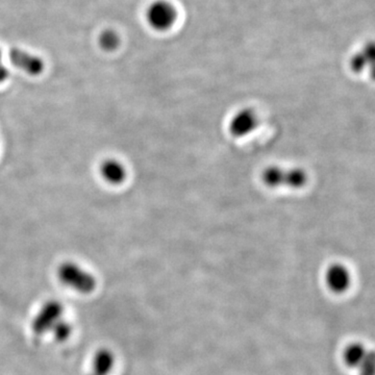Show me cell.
I'll use <instances>...</instances> for the list:
<instances>
[{
  "label": "cell",
  "mask_w": 375,
  "mask_h": 375,
  "mask_svg": "<svg viewBox=\"0 0 375 375\" xmlns=\"http://www.w3.org/2000/svg\"><path fill=\"white\" fill-rule=\"evenodd\" d=\"M58 277L64 285L81 292L92 293L96 288V279L74 263L67 261L58 267Z\"/></svg>",
  "instance_id": "3957f363"
},
{
  "label": "cell",
  "mask_w": 375,
  "mask_h": 375,
  "mask_svg": "<svg viewBox=\"0 0 375 375\" xmlns=\"http://www.w3.org/2000/svg\"><path fill=\"white\" fill-rule=\"evenodd\" d=\"M178 17V10L168 0H156L149 5L145 13L148 25L160 32H167L173 28Z\"/></svg>",
  "instance_id": "7a4b0ae2"
},
{
  "label": "cell",
  "mask_w": 375,
  "mask_h": 375,
  "mask_svg": "<svg viewBox=\"0 0 375 375\" xmlns=\"http://www.w3.org/2000/svg\"><path fill=\"white\" fill-rule=\"evenodd\" d=\"M370 350L371 348L362 342H352L344 348L342 354L344 364L352 370L358 371L366 360Z\"/></svg>",
  "instance_id": "9c48e42d"
},
{
  "label": "cell",
  "mask_w": 375,
  "mask_h": 375,
  "mask_svg": "<svg viewBox=\"0 0 375 375\" xmlns=\"http://www.w3.org/2000/svg\"><path fill=\"white\" fill-rule=\"evenodd\" d=\"M88 375H95V374H88Z\"/></svg>",
  "instance_id": "9a60e30c"
},
{
  "label": "cell",
  "mask_w": 375,
  "mask_h": 375,
  "mask_svg": "<svg viewBox=\"0 0 375 375\" xmlns=\"http://www.w3.org/2000/svg\"><path fill=\"white\" fill-rule=\"evenodd\" d=\"M259 116L253 109L246 107L240 109L228 123V131L235 138H244L253 133L259 127Z\"/></svg>",
  "instance_id": "277c9868"
},
{
  "label": "cell",
  "mask_w": 375,
  "mask_h": 375,
  "mask_svg": "<svg viewBox=\"0 0 375 375\" xmlns=\"http://www.w3.org/2000/svg\"><path fill=\"white\" fill-rule=\"evenodd\" d=\"M1 50H0V83H3L9 78L10 72L9 69L3 64L1 62Z\"/></svg>",
  "instance_id": "5bb4252c"
},
{
  "label": "cell",
  "mask_w": 375,
  "mask_h": 375,
  "mask_svg": "<svg viewBox=\"0 0 375 375\" xmlns=\"http://www.w3.org/2000/svg\"><path fill=\"white\" fill-rule=\"evenodd\" d=\"M52 330L54 332V338L58 341L63 342L66 341L69 336H70L72 328H71L68 322L63 321V320L60 319L52 326Z\"/></svg>",
  "instance_id": "4fadbf2b"
},
{
  "label": "cell",
  "mask_w": 375,
  "mask_h": 375,
  "mask_svg": "<svg viewBox=\"0 0 375 375\" xmlns=\"http://www.w3.org/2000/svg\"><path fill=\"white\" fill-rule=\"evenodd\" d=\"M101 175L109 184H121L127 180V169L117 160H107L100 167Z\"/></svg>",
  "instance_id": "30bf717a"
},
{
  "label": "cell",
  "mask_w": 375,
  "mask_h": 375,
  "mask_svg": "<svg viewBox=\"0 0 375 375\" xmlns=\"http://www.w3.org/2000/svg\"><path fill=\"white\" fill-rule=\"evenodd\" d=\"M325 283L332 293H345L352 287V273L345 265L334 263L326 270Z\"/></svg>",
  "instance_id": "8992f818"
},
{
  "label": "cell",
  "mask_w": 375,
  "mask_h": 375,
  "mask_svg": "<svg viewBox=\"0 0 375 375\" xmlns=\"http://www.w3.org/2000/svg\"><path fill=\"white\" fill-rule=\"evenodd\" d=\"M62 314L63 306L58 301H48L34 317L32 324V330L36 334H43L47 330H52V326L61 319Z\"/></svg>",
  "instance_id": "5b68a950"
},
{
  "label": "cell",
  "mask_w": 375,
  "mask_h": 375,
  "mask_svg": "<svg viewBox=\"0 0 375 375\" xmlns=\"http://www.w3.org/2000/svg\"><path fill=\"white\" fill-rule=\"evenodd\" d=\"M261 182L268 188L287 186L291 189H301L307 184L309 176L301 168L285 169L281 166H268L261 174Z\"/></svg>",
  "instance_id": "6da1fadb"
},
{
  "label": "cell",
  "mask_w": 375,
  "mask_h": 375,
  "mask_svg": "<svg viewBox=\"0 0 375 375\" xmlns=\"http://www.w3.org/2000/svg\"><path fill=\"white\" fill-rule=\"evenodd\" d=\"M99 44L105 52H113L120 45V36L114 30H105L99 36Z\"/></svg>",
  "instance_id": "7c38bea8"
},
{
  "label": "cell",
  "mask_w": 375,
  "mask_h": 375,
  "mask_svg": "<svg viewBox=\"0 0 375 375\" xmlns=\"http://www.w3.org/2000/svg\"><path fill=\"white\" fill-rule=\"evenodd\" d=\"M350 68L354 72L361 73L368 69L371 78L375 81V41H368L352 56Z\"/></svg>",
  "instance_id": "ba28073f"
},
{
  "label": "cell",
  "mask_w": 375,
  "mask_h": 375,
  "mask_svg": "<svg viewBox=\"0 0 375 375\" xmlns=\"http://www.w3.org/2000/svg\"><path fill=\"white\" fill-rule=\"evenodd\" d=\"M10 60L12 64L21 69L28 74L36 76L44 70V62L39 56H34L30 52H24L20 48H13L10 52Z\"/></svg>",
  "instance_id": "52a82bcc"
},
{
  "label": "cell",
  "mask_w": 375,
  "mask_h": 375,
  "mask_svg": "<svg viewBox=\"0 0 375 375\" xmlns=\"http://www.w3.org/2000/svg\"><path fill=\"white\" fill-rule=\"evenodd\" d=\"M115 358L114 354H111V350H100L94 356V367L95 375H107L111 372V369L114 367Z\"/></svg>",
  "instance_id": "8fae6325"
}]
</instances>
